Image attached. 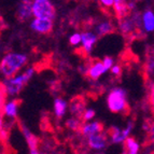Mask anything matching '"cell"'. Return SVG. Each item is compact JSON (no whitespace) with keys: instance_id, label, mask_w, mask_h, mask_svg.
I'll use <instances>...</instances> for the list:
<instances>
[{"instance_id":"cell-1","label":"cell","mask_w":154,"mask_h":154,"mask_svg":"<svg viewBox=\"0 0 154 154\" xmlns=\"http://www.w3.org/2000/svg\"><path fill=\"white\" fill-rule=\"evenodd\" d=\"M28 63V56L20 52H9L0 60V72L5 78L17 75Z\"/></svg>"},{"instance_id":"cell-2","label":"cell","mask_w":154,"mask_h":154,"mask_svg":"<svg viewBox=\"0 0 154 154\" xmlns=\"http://www.w3.org/2000/svg\"><path fill=\"white\" fill-rule=\"evenodd\" d=\"M35 72H36V69L33 67H29L24 72H22L21 75L17 73L13 77L5 78L2 84L5 85L8 96H12V97L17 96L26 85L28 84V82L35 75Z\"/></svg>"},{"instance_id":"cell-3","label":"cell","mask_w":154,"mask_h":154,"mask_svg":"<svg viewBox=\"0 0 154 154\" xmlns=\"http://www.w3.org/2000/svg\"><path fill=\"white\" fill-rule=\"evenodd\" d=\"M107 107L112 113L127 114L129 106L127 101V94L122 88H114L107 95Z\"/></svg>"},{"instance_id":"cell-4","label":"cell","mask_w":154,"mask_h":154,"mask_svg":"<svg viewBox=\"0 0 154 154\" xmlns=\"http://www.w3.org/2000/svg\"><path fill=\"white\" fill-rule=\"evenodd\" d=\"M32 17L55 20L56 8L51 0H32L31 1Z\"/></svg>"},{"instance_id":"cell-5","label":"cell","mask_w":154,"mask_h":154,"mask_svg":"<svg viewBox=\"0 0 154 154\" xmlns=\"http://www.w3.org/2000/svg\"><path fill=\"white\" fill-rule=\"evenodd\" d=\"M134 124L133 122H128V124L124 127H118V126H112L108 129L107 131V135H108V138L112 143H123L124 140L128 136H131V133L133 131Z\"/></svg>"},{"instance_id":"cell-6","label":"cell","mask_w":154,"mask_h":154,"mask_svg":"<svg viewBox=\"0 0 154 154\" xmlns=\"http://www.w3.org/2000/svg\"><path fill=\"white\" fill-rule=\"evenodd\" d=\"M86 140H88V146L93 151H103L108 146L109 142L108 135L107 133H103V131L86 137Z\"/></svg>"},{"instance_id":"cell-7","label":"cell","mask_w":154,"mask_h":154,"mask_svg":"<svg viewBox=\"0 0 154 154\" xmlns=\"http://www.w3.org/2000/svg\"><path fill=\"white\" fill-rule=\"evenodd\" d=\"M54 27L53 20L49 18H39L33 17L30 22V29L33 32L39 33V35H49Z\"/></svg>"},{"instance_id":"cell-8","label":"cell","mask_w":154,"mask_h":154,"mask_svg":"<svg viewBox=\"0 0 154 154\" xmlns=\"http://www.w3.org/2000/svg\"><path fill=\"white\" fill-rule=\"evenodd\" d=\"M82 72L92 81H97L107 71H106L105 67H103V62L97 59V60L90 63L85 68H82Z\"/></svg>"},{"instance_id":"cell-9","label":"cell","mask_w":154,"mask_h":154,"mask_svg":"<svg viewBox=\"0 0 154 154\" xmlns=\"http://www.w3.org/2000/svg\"><path fill=\"white\" fill-rule=\"evenodd\" d=\"M31 1L32 0H21L16 9V17L20 22H26L32 17L31 11Z\"/></svg>"},{"instance_id":"cell-10","label":"cell","mask_w":154,"mask_h":154,"mask_svg":"<svg viewBox=\"0 0 154 154\" xmlns=\"http://www.w3.org/2000/svg\"><path fill=\"white\" fill-rule=\"evenodd\" d=\"M98 36L93 31H84L81 32V43H82V50L85 54H90L93 51L96 42H97Z\"/></svg>"},{"instance_id":"cell-11","label":"cell","mask_w":154,"mask_h":154,"mask_svg":"<svg viewBox=\"0 0 154 154\" xmlns=\"http://www.w3.org/2000/svg\"><path fill=\"white\" fill-rule=\"evenodd\" d=\"M103 131V123H100L98 121H88L85 122V124L81 125V128H80V133L84 138L91 136V135H94V134H97L99 131Z\"/></svg>"},{"instance_id":"cell-12","label":"cell","mask_w":154,"mask_h":154,"mask_svg":"<svg viewBox=\"0 0 154 154\" xmlns=\"http://www.w3.org/2000/svg\"><path fill=\"white\" fill-rule=\"evenodd\" d=\"M111 9L113 10V13L118 20L128 15L131 12V8H129V2L127 0H113V5Z\"/></svg>"},{"instance_id":"cell-13","label":"cell","mask_w":154,"mask_h":154,"mask_svg":"<svg viewBox=\"0 0 154 154\" xmlns=\"http://www.w3.org/2000/svg\"><path fill=\"white\" fill-rule=\"evenodd\" d=\"M22 133H23L26 142H27V146H28V148H29V153L38 154L39 153V150H38L39 139L24 125H22Z\"/></svg>"},{"instance_id":"cell-14","label":"cell","mask_w":154,"mask_h":154,"mask_svg":"<svg viewBox=\"0 0 154 154\" xmlns=\"http://www.w3.org/2000/svg\"><path fill=\"white\" fill-rule=\"evenodd\" d=\"M94 29H95V33L98 37H105L114 32L116 27V25L113 24L112 21L103 20V21H100L99 23L96 24Z\"/></svg>"},{"instance_id":"cell-15","label":"cell","mask_w":154,"mask_h":154,"mask_svg":"<svg viewBox=\"0 0 154 154\" xmlns=\"http://www.w3.org/2000/svg\"><path fill=\"white\" fill-rule=\"evenodd\" d=\"M140 25L146 33L153 32L154 30V13L151 9H146L140 15Z\"/></svg>"},{"instance_id":"cell-16","label":"cell","mask_w":154,"mask_h":154,"mask_svg":"<svg viewBox=\"0 0 154 154\" xmlns=\"http://www.w3.org/2000/svg\"><path fill=\"white\" fill-rule=\"evenodd\" d=\"M85 106H86V103H85L84 99L81 96H77V97L73 98L70 101V105H69V111L72 114V116L81 119L83 112L86 109Z\"/></svg>"},{"instance_id":"cell-17","label":"cell","mask_w":154,"mask_h":154,"mask_svg":"<svg viewBox=\"0 0 154 154\" xmlns=\"http://www.w3.org/2000/svg\"><path fill=\"white\" fill-rule=\"evenodd\" d=\"M20 103H21V101L18 99H12L10 101H5L2 110H1L3 116H7L9 119H15L17 116Z\"/></svg>"},{"instance_id":"cell-18","label":"cell","mask_w":154,"mask_h":154,"mask_svg":"<svg viewBox=\"0 0 154 154\" xmlns=\"http://www.w3.org/2000/svg\"><path fill=\"white\" fill-rule=\"evenodd\" d=\"M53 109H54V116L57 119H63L68 109V103L65 99L57 97L55 98L54 103H53Z\"/></svg>"},{"instance_id":"cell-19","label":"cell","mask_w":154,"mask_h":154,"mask_svg":"<svg viewBox=\"0 0 154 154\" xmlns=\"http://www.w3.org/2000/svg\"><path fill=\"white\" fill-rule=\"evenodd\" d=\"M124 149L125 152L128 154H137L140 151V144L138 143L136 139L134 137L128 136L127 138L124 140Z\"/></svg>"},{"instance_id":"cell-20","label":"cell","mask_w":154,"mask_h":154,"mask_svg":"<svg viewBox=\"0 0 154 154\" xmlns=\"http://www.w3.org/2000/svg\"><path fill=\"white\" fill-rule=\"evenodd\" d=\"M82 123L83 122L81 119L72 116V118L68 119V120L66 121V127L71 131H79L80 128H81Z\"/></svg>"},{"instance_id":"cell-21","label":"cell","mask_w":154,"mask_h":154,"mask_svg":"<svg viewBox=\"0 0 154 154\" xmlns=\"http://www.w3.org/2000/svg\"><path fill=\"white\" fill-rule=\"evenodd\" d=\"M96 116V112L94 109H85L84 112H83L82 116H81V120H82V122H88V121H92L93 119L95 118Z\"/></svg>"},{"instance_id":"cell-22","label":"cell","mask_w":154,"mask_h":154,"mask_svg":"<svg viewBox=\"0 0 154 154\" xmlns=\"http://www.w3.org/2000/svg\"><path fill=\"white\" fill-rule=\"evenodd\" d=\"M7 98H8V94H7V91L5 88V85L2 83H0V111L2 110L3 105L7 101Z\"/></svg>"},{"instance_id":"cell-23","label":"cell","mask_w":154,"mask_h":154,"mask_svg":"<svg viewBox=\"0 0 154 154\" xmlns=\"http://www.w3.org/2000/svg\"><path fill=\"white\" fill-rule=\"evenodd\" d=\"M69 43L73 46H77L81 43V33L75 32L69 37Z\"/></svg>"},{"instance_id":"cell-24","label":"cell","mask_w":154,"mask_h":154,"mask_svg":"<svg viewBox=\"0 0 154 154\" xmlns=\"http://www.w3.org/2000/svg\"><path fill=\"white\" fill-rule=\"evenodd\" d=\"M101 62H103V67H105L106 71H109L111 67L114 65V59H113L112 57H110V56L103 57V59L101 60Z\"/></svg>"},{"instance_id":"cell-25","label":"cell","mask_w":154,"mask_h":154,"mask_svg":"<svg viewBox=\"0 0 154 154\" xmlns=\"http://www.w3.org/2000/svg\"><path fill=\"white\" fill-rule=\"evenodd\" d=\"M98 3L100 5V7L105 10H108V9L112 8L113 5V0H98Z\"/></svg>"},{"instance_id":"cell-26","label":"cell","mask_w":154,"mask_h":154,"mask_svg":"<svg viewBox=\"0 0 154 154\" xmlns=\"http://www.w3.org/2000/svg\"><path fill=\"white\" fill-rule=\"evenodd\" d=\"M109 71H111V73H112L114 77H120V75H122V68L120 65H113Z\"/></svg>"},{"instance_id":"cell-27","label":"cell","mask_w":154,"mask_h":154,"mask_svg":"<svg viewBox=\"0 0 154 154\" xmlns=\"http://www.w3.org/2000/svg\"><path fill=\"white\" fill-rule=\"evenodd\" d=\"M3 125H5V120H3V114L2 112L0 111V129L3 128Z\"/></svg>"}]
</instances>
